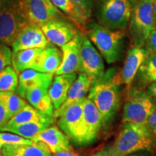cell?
<instances>
[{"label": "cell", "instance_id": "obj_1", "mask_svg": "<svg viewBox=\"0 0 156 156\" xmlns=\"http://www.w3.org/2000/svg\"><path fill=\"white\" fill-rule=\"evenodd\" d=\"M153 140L145 124L124 123L114 144L109 147L111 156H127L150 150Z\"/></svg>", "mask_w": 156, "mask_h": 156}, {"label": "cell", "instance_id": "obj_2", "mask_svg": "<svg viewBox=\"0 0 156 156\" xmlns=\"http://www.w3.org/2000/svg\"><path fill=\"white\" fill-rule=\"evenodd\" d=\"M87 36L96 46L108 64L118 61L122 54L125 32L123 30H111L100 24L90 25Z\"/></svg>", "mask_w": 156, "mask_h": 156}, {"label": "cell", "instance_id": "obj_3", "mask_svg": "<svg viewBox=\"0 0 156 156\" xmlns=\"http://www.w3.org/2000/svg\"><path fill=\"white\" fill-rule=\"evenodd\" d=\"M103 77L93 83L87 98L92 101L98 109L103 124H106L112 120L119 108V90L116 82L107 80Z\"/></svg>", "mask_w": 156, "mask_h": 156}, {"label": "cell", "instance_id": "obj_4", "mask_svg": "<svg viewBox=\"0 0 156 156\" xmlns=\"http://www.w3.org/2000/svg\"><path fill=\"white\" fill-rule=\"evenodd\" d=\"M28 23L20 0H2L0 5V44L11 46L21 29Z\"/></svg>", "mask_w": 156, "mask_h": 156}, {"label": "cell", "instance_id": "obj_5", "mask_svg": "<svg viewBox=\"0 0 156 156\" xmlns=\"http://www.w3.org/2000/svg\"><path fill=\"white\" fill-rule=\"evenodd\" d=\"M132 0H98L96 16L102 26L111 30H123L129 23Z\"/></svg>", "mask_w": 156, "mask_h": 156}, {"label": "cell", "instance_id": "obj_6", "mask_svg": "<svg viewBox=\"0 0 156 156\" xmlns=\"http://www.w3.org/2000/svg\"><path fill=\"white\" fill-rule=\"evenodd\" d=\"M153 1L140 0L133 8L129 20V35L134 46L142 47L155 30Z\"/></svg>", "mask_w": 156, "mask_h": 156}, {"label": "cell", "instance_id": "obj_7", "mask_svg": "<svg viewBox=\"0 0 156 156\" xmlns=\"http://www.w3.org/2000/svg\"><path fill=\"white\" fill-rule=\"evenodd\" d=\"M156 109V102L147 93L132 90L129 91L124 106L123 122L145 124Z\"/></svg>", "mask_w": 156, "mask_h": 156}, {"label": "cell", "instance_id": "obj_8", "mask_svg": "<svg viewBox=\"0 0 156 156\" xmlns=\"http://www.w3.org/2000/svg\"><path fill=\"white\" fill-rule=\"evenodd\" d=\"M103 125L102 117L92 101L85 98L80 126L71 141L78 147H85L95 141Z\"/></svg>", "mask_w": 156, "mask_h": 156}, {"label": "cell", "instance_id": "obj_9", "mask_svg": "<svg viewBox=\"0 0 156 156\" xmlns=\"http://www.w3.org/2000/svg\"><path fill=\"white\" fill-rule=\"evenodd\" d=\"M28 22L42 25L51 20L62 16L51 0H20Z\"/></svg>", "mask_w": 156, "mask_h": 156}, {"label": "cell", "instance_id": "obj_10", "mask_svg": "<svg viewBox=\"0 0 156 156\" xmlns=\"http://www.w3.org/2000/svg\"><path fill=\"white\" fill-rule=\"evenodd\" d=\"M41 28L49 43L59 47L69 43L79 33L73 23L62 16L51 20Z\"/></svg>", "mask_w": 156, "mask_h": 156}, {"label": "cell", "instance_id": "obj_11", "mask_svg": "<svg viewBox=\"0 0 156 156\" xmlns=\"http://www.w3.org/2000/svg\"><path fill=\"white\" fill-rule=\"evenodd\" d=\"M79 71L92 77L95 81L104 76V64L101 54L90 39L84 34L80 49Z\"/></svg>", "mask_w": 156, "mask_h": 156}, {"label": "cell", "instance_id": "obj_12", "mask_svg": "<svg viewBox=\"0 0 156 156\" xmlns=\"http://www.w3.org/2000/svg\"><path fill=\"white\" fill-rule=\"evenodd\" d=\"M50 44L40 25L28 23L21 29L11 46L12 52H15L28 48H45Z\"/></svg>", "mask_w": 156, "mask_h": 156}, {"label": "cell", "instance_id": "obj_13", "mask_svg": "<svg viewBox=\"0 0 156 156\" xmlns=\"http://www.w3.org/2000/svg\"><path fill=\"white\" fill-rule=\"evenodd\" d=\"M83 34L78 33L69 43L62 46V61L55 75H64L79 71L80 64V49Z\"/></svg>", "mask_w": 156, "mask_h": 156}, {"label": "cell", "instance_id": "obj_14", "mask_svg": "<svg viewBox=\"0 0 156 156\" xmlns=\"http://www.w3.org/2000/svg\"><path fill=\"white\" fill-rule=\"evenodd\" d=\"M85 98L70 104L58 117V128L69 136L70 141L75 137L80 126Z\"/></svg>", "mask_w": 156, "mask_h": 156}, {"label": "cell", "instance_id": "obj_15", "mask_svg": "<svg viewBox=\"0 0 156 156\" xmlns=\"http://www.w3.org/2000/svg\"><path fill=\"white\" fill-rule=\"evenodd\" d=\"M34 142H44L52 153L73 150L70 139L57 126H49L32 138Z\"/></svg>", "mask_w": 156, "mask_h": 156}, {"label": "cell", "instance_id": "obj_16", "mask_svg": "<svg viewBox=\"0 0 156 156\" xmlns=\"http://www.w3.org/2000/svg\"><path fill=\"white\" fill-rule=\"evenodd\" d=\"M95 80L87 74L81 73L77 77L68 91L67 99L62 105L54 112V118H58L62 112L72 103L84 99L89 92Z\"/></svg>", "mask_w": 156, "mask_h": 156}, {"label": "cell", "instance_id": "obj_17", "mask_svg": "<svg viewBox=\"0 0 156 156\" xmlns=\"http://www.w3.org/2000/svg\"><path fill=\"white\" fill-rule=\"evenodd\" d=\"M54 74L43 73L33 69H25L18 74V85L16 92L25 98V93L30 90L46 83H51Z\"/></svg>", "mask_w": 156, "mask_h": 156}, {"label": "cell", "instance_id": "obj_18", "mask_svg": "<svg viewBox=\"0 0 156 156\" xmlns=\"http://www.w3.org/2000/svg\"><path fill=\"white\" fill-rule=\"evenodd\" d=\"M77 78L76 73L56 75L48 89V94L56 110L67 99L68 91Z\"/></svg>", "mask_w": 156, "mask_h": 156}, {"label": "cell", "instance_id": "obj_19", "mask_svg": "<svg viewBox=\"0 0 156 156\" xmlns=\"http://www.w3.org/2000/svg\"><path fill=\"white\" fill-rule=\"evenodd\" d=\"M51 84L46 83L30 90L25 93V99L42 114L54 116V106L48 94Z\"/></svg>", "mask_w": 156, "mask_h": 156}, {"label": "cell", "instance_id": "obj_20", "mask_svg": "<svg viewBox=\"0 0 156 156\" xmlns=\"http://www.w3.org/2000/svg\"><path fill=\"white\" fill-rule=\"evenodd\" d=\"M62 61V52L53 44L43 48L33 69L43 73L55 74Z\"/></svg>", "mask_w": 156, "mask_h": 156}, {"label": "cell", "instance_id": "obj_21", "mask_svg": "<svg viewBox=\"0 0 156 156\" xmlns=\"http://www.w3.org/2000/svg\"><path fill=\"white\" fill-rule=\"evenodd\" d=\"M0 151L3 156H52L49 148L42 142L7 145Z\"/></svg>", "mask_w": 156, "mask_h": 156}, {"label": "cell", "instance_id": "obj_22", "mask_svg": "<svg viewBox=\"0 0 156 156\" xmlns=\"http://www.w3.org/2000/svg\"><path fill=\"white\" fill-rule=\"evenodd\" d=\"M147 54V51L142 47L133 46L129 51L122 72V80L128 87L130 86L135 77Z\"/></svg>", "mask_w": 156, "mask_h": 156}, {"label": "cell", "instance_id": "obj_23", "mask_svg": "<svg viewBox=\"0 0 156 156\" xmlns=\"http://www.w3.org/2000/svg\"><path fill=\"white\" fill-rule=\"evenodd\" d=\"M59 11L67 15L69 20L80 30H85L90 17L72 0H51Z\"/></svg>", "mask_w": 156, "mask_h": 156}, {"label": "cell", "instance_id": "obj_24", "mask_svg": "<svg viewBox=\"0 0 156 156\" xmlns=\"http://www.w3.org/2000/svg\"><path fill=\"white\" fill-rule=\"evenodd\" d=\"M54 122H55L54 119H51L41 121V122H28L12 126L4 125L0 129V131L12 132L31 140L35 135L53 124Z\"/></svg>", "mask_w": 156, "mask_h": 156}, {"label": "cell", "instance_id": "obj_25", "mask_svg": "<svg viewBox=\"0 0 156 156\" xmlns=\"http://www.w3.org/2000/svg\"><path fill=\"white\" fill-rule=\"evenodd\" d=\"M43 48H28L12 52V64L15 72L19 74L25 69H33Z\"/></svg>", "mask_w": 156, "mask_h": 156}, {"label": "cell", "instance_id": "obj_26", "mask_svg": "<svg viewBox=\"0 0 156 156\" xmlns=\"http://www.w3.org/2000/svg\"><path fill=\"white\" fill-rule=\"evenodd\" d=\"M51 119L55 120V118L54 116H49L42 114L31 105L27 104L20 112L11 118L5 125H17V124H25L28 122H41V121Z\"/></svg>", "mask_w": 156, "mask_h": 156}, {"label": "cell", "instance_id": "obj_27", "mask_svg": "<svg viewBox=\"0 0 156 156\" xmlns=\"http://www.w3.org/2000/svg\"><path fill=\"white\" fill-rule=\"evenodd\" d=\"M0 99L7 109L9 120L28 104L25 98L14 91H2L0 92Z\"/></svg>", "mask_w": 156, "mask_h": 156}, {"label": "cell", "instance_id": "obj_28", "mask_svg": "<svg viewBox=\"0 0 156 156\" xmlns=\"http://www.w3.org/2000/svg\"><path fill=\"white\" fill-rule=\"evenodd\" d=\"M139 76L142 83L151 84L156 80V53L147 51L143 63L140 66Z\"/></svg>", "mask_w": 156, "mask_h": 156}, {"label": "cell", "instance_id": "obj_29", "mask_svg": "<svg viewBox=\"0 0 156 156\" xmlns=\"http://www.w3.org/2000/svg\"><path fill=\"white\" fill-rule=\"evenodd\" d=\"M18 74L10 65L5 67L0 73V92L16 91L18 85Z\"/></svg>", "mask_w": 156, "mask_h": 156}, {"label": "cell", "instance_id": "obj_30", "mask_svg": "<svg viewBox=\"0 0 156 156\" xmlns=\"http://www.w3.org/2000/svg\"><path fill=\"white\" fill-rule=\"evenodd\" d=\"M32 140L26 139L18 134L12 132H0V150L3 146L7 145H15V144H32Z\"/></svg>", "mask_w": 156, "mask_h": 156}, {"label": "cell", "instance_id": "obj_31", "mask_svg": "<svg viewBox=\"0 0 156 156\" xmlns=\"http://www.w3.org/2000/svg\"><path fill=\"white\" fill-rule=\"evenodd\" d=\"M12 51L8 46L0 44V73L12 64Z\"/></svg>", "mask_w": 156, "mask_h": 156}, {"label": "cell", "instance_id": "obj_32", "mask_svg": "<svg viewBox=\"0 0 156 156\" xmlns=\"http://www.w3.org/2000/svg\"><path fill=\"white\" fill-rule=\"evenodd\" d=\"M72 1L90 18L93 7V0H72Z\"/></svg>", "mask_w": 156, "mask_h": 156}, {"label": "cell", "instance_id": "obj_33", "mask_svg": "<svg viewBox=\"0 0 156 156\" xmlns=\"http://www.w3.org/2000/svg\"><path fill=\"white\" fill-rule=\"evenodd\" d=\"M146 126L153 139H156V109L150 116Z\"/></svg>", "mask_w": 156, "mask_h": 156}, {"label": "cell", "instance_id": "obj_34", "mask_svg": "<svg viewBox=\"0 0 156 156\" xmlns=\"http://www.w3.org/2000/svg\"><path fill=\"white\" fill-rule=\"evenodd\" d=\"M9 121L6 107L0 99V129L7 124Z\"/></svg>", "mask_w": 156, "mask_h": 156}, {"label": "cell", "instance_id": "obj_35", "mask_svg": "<svg viewBox=\"0 0 156 156\" xmlns=\"http://www.w3.org/2000/svg\"><path fill=\"white\" fill-rule=\"evenodd\" d=\"M147 44L150 51L156 53V30H154L150 35L147 41Z\"/></svg>", "mask_w": 156, "mask_h": 156}, {"label": "cell", "instance_id": "obj_36", "mask_svg": "<svg viewBox=\"0 0 156 156\" xmlns=\"http://www.w3.org/2000/svg\"><path fill=\"white\" fill-rule=\"evenodd\" d=\"M52 156H82L80 154L75 151V150H70V151H64L58 152L56 153H52Z\"/></svg>", "mask_w": 156, "mask_h": 156}, {"label": "cell", "instance_id": "obj_37", "mask_svg": "<svg viewBox=\"0 0 156 156\" xmlns=\"http://www.w3.org/2000/svg\"><path fill=\"white\" fill-rule=\"evenodd\" d=\"M147 93L156 101V80L149 84L147 89Z\"/></svg>", "mask_w": 156, "mask_h": 156}, {"label": "cell", "instance_id": "obj_38", "mask_svg": "<svg viewBox=\"0 0 156 156\" xmlns=\"http://www.w3.org/2000/svg\"><path fill=\"white\" fill-rule=\"evenodd\" d=\"M90 156H111L109 147L103 148V149L96 152V153L93 154V155Z\"/></svg>", "mask_w": 156, "mask_h": 156}, {"label": "cell", "instance_id": "obj_39", "mask_svg": "<svg viewBox=\"0 0 156 156\" xmlns=\"http://www.w3.org/2000/svg\"><path fill=\"white\" fill-rule=\"evenodd\" d=\"M153 11L154 20H155V28H156V0H153Z\"/></svg>", "mask_w": 156, "mask_h": 156}, {"label": "cell", "instance_id": "obj_40", "mask_svg": "<svg viewBox=\"0 0 156 156\" xmlns=\"http://www.w3.org/2000/svg\"><path fill=\"white\" fill-rule=\"evenodd\" d=\"M127 156H147V155H129Z\"/></svg>", "mask_w": 156, "mask_h": 156}, {"label": "cell", "instance_id": "obj_41", "mask_svg": "<svg viewBox=\"0 0 156 156\" xmlns=\"http://www.w3.org/2000/svg\"><path fill=\"white\" fill-rule=\"evenodd\" d=\"M0 156H3L2 154V153H1V151H0Z\"/></svg>", "mask_w": 156, "mask_h": 156}, {"label": "cell", "instance_id": "obj_42", "mask_svg": "<svg viewBox=\"0 0 156 156\" xmlns=\"http://www.w3.org/2000/svg\"><path fill=\"white\" fill-rule=\"evenodd\" d=\"M1 2H2V0H0V5H1Z\"/></svg>", "mask_w": 156, "mask_h": 156}, {"label": "cell", "instance_id": "obj_43", "mask_svg": "<svg viewBox=\"0 0 156 156\" xmlns=\"http://www.w3.org/2000/svg\"><path fill=\"white\" fill-rule=\"evenodd\" d=\"M150 1H153V0H150Z\"/></svg>", "mask_w": 156, "mask_h": 156}]
</instances>
